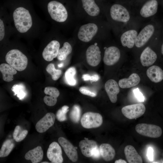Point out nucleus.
<instances>
[{
  "label": "nucleus",
  "instance_id": "obj_38",
  "mask_svg": "<svg viewBox=\"0 0 163 163\" xmlns=\"http://www.w3.org/2000/svg\"><path fill=\"white\" fill-rule=\"evenodd\" d=\"M133 91L135 97L140 102H143L144 101L145 97L138 88L134 89Z\"/></svg>",
  "mask_w": 163,
  "mask_h": 163
},
{
  "label": "nucleus",
  "instance_id": "obj_23",
  "mask_svg": "<svg viewBox=\"0 0 163 163\" xmlns=\"http://www.w3.org/2000/svg\"><path fill=\"white\" fill-rule=\"evenodd\" d=\"M85 139L79 142V147L83 155L87 157H91L92 151L97 146V143L94 141Z\"/></svg>",
  "mask_w": 163,
  "mask_h": 163
},
{
  "label": "nucleus",
  "instance_id": "obj_34",
  "mask_svg": "<svg viewBox=\"0 0 163 163\" xmlns=\"http://www.w3.org/2000/svg\"><path fill=\"white\" fill-rule=\"evenodd\" d=\"M69 107L67 105L63 106L61 109L57 111L56 117V119L59 121L62 122L67 119L66 114L69 111Z\"/></svg>",
  "mask_w": 163,
  "mask_h": 163
},
{
  "label": "nucleus",
  "instance_id": "obj_21",
  "mask_svg": "<svg viewBox=\"0 0 163 163\" xmlns=\"http://www.w3.org/2000/svg\"><path fill=\"white\" fill-rule=\"evenodd\" d=\"M146 75L152 82L158 83L163 80V70L159 66L153 65L147 70Z\"/></svg>",
  "mask_w": 163,
  "mask_h": 163
},
{
  "label": "nucleus",
  "instance_id": "obj_7",
  "mask_svg": "<svg viewBox=\"0 0 163 163\" xmlns=\"http://www.w3.org/2000/svg\"><path fill=\"white\" fill-rule=\"evenodd\" d=\"M98 27L93 23H89L81 26L79 30L78 36L81 41L88 42L91 40L97 33Z\"/></svg>",
  "mask_w": 163,
  "mask_h": 163
},
{
  "label": "nucleus",
  "instance_id": "obj_27",
  "mask_svg": "<svg viewBox=\"0 0 163 163\" xmlns=\"http://www.w3.org/2000/svg\"><path fill=\"white\" fill-rule=\"evenodd\" d=\"M101 156L106 161L112 160L115 155V151L113 147L107 143H102L100 146Z\"/></svg>",
  "mask_w": 163,
  "mask_h": 163
},
{
  "label": "nucleus",
  "instance_id": "obj_28",
  "mask_svg": "<svg viewBox=\"0 0 163 163\" xmlns=\"http://www.w3.org/2000/svg\"><path fill=\"white\" fill-rule=\"evenodd\" d=\"M83 7L89 15L96 16L98 15L100 10L94 0H82Z\"/></svg>",
  "mask_w": 163,
  "mask_h": 163
},
{
  "label": "nucleus",
  "instance_id": "obj_1",
  "mask_svg": "<svg viewBox=\"0 0 163 163\" xmlns=\"http://www.w3.org/2000/svg\"><path fill=\"white\" fill-rule=\"evenodd\" d=\"M13 18L15 27L20 33L26 32L32 26V19L29 12L23 7L17 8L13 12Z\"/></svg>",
  "mask_w": 163,
  "mask_h": 163
},
{
  "label": "nucleus",
  "instance_id": "obj_16",
  "mask_svg": "<svg viewBox=\"0 0 163 163\" xmlns=\"http://www.w3.org/2000/svg\"><path fill=\"white\" fill-rule=\"evenodd\" d=\"M119 85L113 79L108 80L105 83L104 88L110 101L113 103L117 101V95L120 92Z\"/></svg>",
  "mask_w": 163,
  "mask_h": 163
},
{
  "label": "nucleus",
  "instance_id": "obj_22",
  "mask_svg": "<svg viewBox=\"0 0 163 163\" xmlns=\"http://www.w3.org/2000/svg\"><path fill=\"white\" fill-rule=\"evenodd\" d=\"M124 152L128 162L129 163H142V159L133 146L126 145L124 148Z\"/></svg>",
  "mask_w": 163,
  "mask_h": 163
},
{
  "label": "nucleus",
  "instance_id": "obj_15",
  "mask_svg": "<svg viewBox=\"0 0 163 163\" xmlns=\"http://www.w3.org/2000/svg\"><path fill=\"white\" fill-rule=\"evenodd\" d=\"M58 141L69 159L73 162L76 161L78 159V155L76 148L64 137H60Z\"/></svg>",
  "mask_w": 163,
  "mask_h": 163
},
{
  "label": "nucleus",
  "instance_id": "obj_26",
  "mask_svg": "<svg viewBox=\"0 0 163 163\" xmlns=\"http://www.w3.org/2000/svg\"><path fill=\"white\" fill-rule=\"evenodd\" d=\"M0 71L3 80L10 82L13 80V75L17 73V70L9 64L2 63L0 66Z\"/></svg>",
  "mask_w": 163,
  "mask_h": 163
},
{
  "label": "nucleus",
  "instance_id": "obj_41",
  "mask_svg": "<svg viewBox=\"0 0 163 163\" xmlns=\"http://www.w3.org/2000/svg\"><path fill=\"white\" fill-rule=\"evenodd\" d=\"M5 27L2 21L0 19V40H2L5 36Z\"/></svg>",
  "mask_w": 163,
  "mask_h": 163
},
{
  "label": "nucleus",
  "instance_id": "obj_45",
  "mask_svg": "<svg viewBox=\"0 0 163 163\" xmlns=\"http://www.w3.org/2000/svg\"><path fill=\"white\" fill-rule=\"evenodd\" d=\"M161 54L163 56V41L161 44Z\"/></svg>",
  "mask_w": 163,
  "mask_h": 163
},
{
  "label": "nucleus",
  "instance_id": "obj_40",
  "mask_svg": "<svg viewBox=\"0 0 163 163\" xmlns=\"http://www.w3.org/2000/svg\"><path fill=\"white\" fill-rule=\"evenodd\" d=\"M27 133L28 131L27 130H24L16 137L15 139V141L16 142H20L22 141L25 138Z\"/></svg>",
  "mask_w": 163,
  "mask_h": 163
},
{
  "label": "nucleus",
  "instance_id": "obj_5",
  "mask_svg": "<svg viewBox=\"0 0 163 163\" xmlns=\"http://www.w3.org/2000/svg\"><path fill=\"white\" fill-rule=\"evenodd\" d=\"M81 124L84 128L91 129L100 126L103 123V118L100 113L92 112H87L82 116Z\"/></svg>",
  "mask_w": 163,
  "mask_h": 163
},
{
  "label": "nucleus",
  "instance_id": "obj_12",
  "mask_svg": "<svg viewBox=\"0 0 163 163\" xmlns=\"http://www.w3.org/2000/svg\"><path fill=\"white\" fill-rule=\"evenodd\" d=\"M120 56V51L117 47L114 46H110L105 51L103 61L106 65L112 66L118 62Z\"/></svg>",
  "mask_w": 163,
  "mask_h": 163
},
{
  "label": "nucleus",
  "instance_id": "obj_42",
  "mask_svg": "<svg viewBox=\"0 0 163 163\" xmlns=\"http://www.w3.org/2000/svg\"><path fill=\"white\" fill-rule=\"evenodd\" d=\"M147 156L148 159L151 161H152L153 159V150L151 147H149L148 149Z\"/></svg>",
  "mask_w": 163,
  "mask_h": 163
},
{
  "label": "nucleus",
  "instance_id": "obj_11",
  "mask_svg": "<svg viewBox=\"0 0 163 163\" xmlns=\"http://www.w3.org/2000/svg\"><path fill=\"white\" fill-rule=\"evenodd\" d=\"M61 148L59 144L53 142L50 145L47 152V156L53 163H61L63 161Z\"/></svg>",
  "mask_w": 163,
  "mask_h": 163
},
{
  "label": "nucleus",
  "instance_id": "obj_47",
  "mask_svg": "<svg viewBox=\"0 0 163 163\" xmlns=\"http://www.w3.org/2000/svg\"><path fill=\"white\" fill-rule=\"evenodd\" d=\"M42 163H48L49 162H47V161H44L43 162H41Z\"/></svg>",
  "mask_w": 163,
  "mask_h": 163
},
{
  "label": "nucleus",
  "instance_id": "obj_18",
  "mask_svg": "<svg viewBox=\"0 0 163 163\" xmlns=\"http://www.w3.org/2000/svg\"><path fill=\"white\" fill-rule=\"evenodd\" d=\"M44 92L46 94L43 98L45 104L49 106L55 105L57 102V98L60 94L58 90L54 87L48 86L45 88Z\"/></svg>",
  "mask_w": 163,
  "mask_h": 163
},
{
  "label": "nucleus",
  "instance_id": "obj_36",
  "mask_svg": "<svg viewBox=\"0 0 163 163\" xmlns=\"http://www.w3.org/2000/svg\"><path fill=\"white\" fill-rule=\"evenodd\" d=\"M80 92L82 94L91 97H95L97 92L94 90L86 87H82L79 89Z\"/></svg>",
  "mask_w": 163,
  "mask_h": 163
},
{
  "label": "nucleus",
  "instance_id": "obj_8",
  "mask_svg": "<svg viewBox=\"0 0 163 163\" xmlns=\"http://www.w3.org/2000/svg\"><path fill=\"white\" fill-rule=\"evenodd\" d=\"M110 14L113 20L120 22H127L130 18L127 10L123 6L118 4H114L111 6Z\"/></svg>",
  "mask_w": 163,
  "mask_h": 163
},
{
  "label": "nucleus",
  "instance_id": "obj_31",
  "mask_svg": "<svg viewBox=\"0 0 163 163\" xmlns=\"http://www.w3.org/2000/svg\"><path fill=\"white\" fill-rule=\"evenodd\" d=\"M14 146L11 140L8 139L3 143L0 150V157H5L10 153Z\"/></svg>",
  "mask_w": 163,
  "mask_h": 163
},
{
  "label": "nucleus",
  "instance_id": "obj_2",
  "mask_svg": "<svg viewBox=\"0 0 163 163\" xmlns=\"http://www.w3.org/2000/svg\"><path fill=\"white\" fill-rule=\"evenodd\" d=\"M5 58L7 63L18 71H22L27 67V57L18 50H10L6 54Z\"/></svg>",
  "mask_w": 163,
  "mask_h": 163
},
{
  "label": "nucleus",
  "instance_id": "obj_13",
  "mask_svg": "<svg viewBox=\"0 0 163 163\" xmlns=\"http://www.w3.org/2000/svg\"><path fill=\"white\" fill-rule=\"evenodd\" d=\"M56 117L52 113H47L36 123L35 128L39 133H43L46 131L54 124Z\"/></svg>",
  "mask_w": 163,
  "mask_h": 163
},
{
  "label": "nucleus",
  "instance_id": "obj_46",
  "mask_svg": "<svg viewBox=\"0 0 163 163\" xmlns=\"http://www.w3.org/2000/svg\"><path fill=\"white\" fill-rule=\"evenodd\" d=\"M62 64H59V65H58V66L59 67H61L62 66Z\"/></svg>",
  "mask_w": 163,
  "mask_h": 163
},
{
  "label": "nucleus",
  "instance_id": "obj_39",
  "mask_svg": "<svg viewBox=\"0 0 163 163\" xmlns=\"http://www.w3.org/2000/svg\"><path fill=\"white\" fill-rule=\"evenodd\" d=\"M91 155V157L94 159H97L100 158L101 155L100 149L97 146L94 148L92 150Z\"/></svg>",
  "mask_w": 163,
  "mask_h": 163
},
{
  "label": "nucleus",
  "instance_id": "obj_32",
  "mask_svg": "<svg viewBox=\"0 0 163 163\" xmlns=\"http://www.w3.org/2000/svg\"><path fill=\"white\" fill-rule=\"evenodd\" d=\"M46 70L51 75L53 80L54 81L57 80L62 73V71L56 69L54 64L52 63L49 64L47 66Z\"/></svg>",
  "mask_w": 163,
  "mask_h": 163
},
{
  "label": "nucleus",
  "instance_id": "obj_25",
  "mask_svg": "<svg viewBox=\"0 0 163 163\" xmlns=\"http://www.w3.org/2000/svg\"><path fill=\"white\" fill-rule=\"evenodd\" d=\"M140 80V78L138 75L133 73L131 74L127 78H124L120 80L118 84L121 88H129L138 85Z\"/></svg>",
  "mask_w": 163,
  "mask_h": 163
},
{
  "label": "nucleus",
  "instance_id": "obj_9",
  "mask_svg": "<svg viewBox=\"0 0 163 163\" xmlns=\"http://www.w3.org/2000/svg\"><path fill=\"white\" fill-rule=\"evenodd\" d=\"M155 30V26L152 24L145 27L137 35L135 42L136 46L140 48L144 46L152 36Z\"/></svg>",
  "mask_w": 163,
  "mask_h": 163
},
{
  "label": "nucleus",
  "instance_id": "obj_30",
  "mask_svg": "<svg viewBox=\"0 0 163 163\" xmlns=\"http://www.w3.org/2000/svg\"><path fill=\"white\" fill-rule=\"evenodd\" d=\"M72 50V46L68 42L64 43L62 48L59 50L57 59L60 61L66 60L67 56L71 53Z\"/></svg>",
  "mask_w": 163,
  "mask_h": 163
},
{
  "label": "nucleus",
  "instance_id": "obj_3",
  "mask_svg": "<svg viewBox=\"0 0 163 163\" xmlns=\"http://www.w3.org/2000/svg\"><path fill=\"white\" fill-rule=\"evenodd\" d=\"M48 11L51 18L54 20L59 22L65 21L68 17L67 10L60 2L53 1L47 5Z\"/></svg>",
  "mask_w": 163,
  "mask_h": 163
},
{
  "label": "nucleus",
  "instance_id": "obj_14",
  "mask_svg": "<svg viewBox=\"0 0 163 163\" xmlns=\"http://www.w3.org/2000/svg\"><path fill=\"white\" fill-rule=\"evenodd\" d=\"M60 44L57 40H53L50 42L44 49L42 56L47 61H51L57 57L59 49Z\"/></svg>",
  "mask_w": 163,
  "mask_h": 163
},
{
  "label": "nucleus",
  "instance_id": "obj_20",
  "mask_svg": "<svg viewBox=\"0 0 163 163\" xmlns=\"http://www.w3.org/2000/svg\"><path fill=\"white\" fill-rule=\"evenodd\" d=\"M138 35L137 31L135 30H127L121 35L120 41L122 46L129 48L133 47Z\"/></svg>",
  "mask_w": 163,
  "mask_h": 163
},
{
  "label": "nucleus",
  "instance_id": "obj_44",
  "mask_svg": "<svg viewBox=\"0 0 163 163\" xmlns=\"http://www.w3.org/2000/svg\"><path fill=\"white\" fill-rule=\"evenodd\" d=\"M115 163H126L127 162L125 160L122 159H119L118 160H116L115 162Z\"/></svg>",
  "mask_w": 163,
  "mask_h": 163
},
{
  "label": "nucleus",
  "instance_id": "obj_24",
  "mask_svg": "<svg viewBox=\"0 0 163 163\" xmlns=\"http://www.w3.org/2000/svg\"><path fill=\"white\" fill-rule=\"evenodd\" d=\"M43 153L42 147L38 146L29 151L25 155V158L30 160L32 163H37L43 159Z\"/></svg>",
  "mask_w": 163,
  "mask_h": 163
},
{
  "label": "nucleus",
  "instance_id": "obj_17",
  "mask_svg": "<svg viewBox=\"0 0 163 163\" xmlns=\"http://www.w3.org/2000/svg\"><path fill=\"white\" fill-rule=\"evenodd\" d=\"M156 53L149 47L145 48L142 53L140 60L144 66H149L153 65L157 59Z\"/></svg>",
  "mask_w": 163,
  "mask_h": 163
},
{
  "label": "nucleus",
  "instance_id": "obj_6",
  "mask_svg": "<svg viewBox=\"0 0 163 163\" xmlns=\"http://www.w3.org/2000/svg\"><path fill=\"white\" fill-rule=\"evenodd\" d=\"M145 111V106L142 103L126 106L121 110L124 116L129 119H134L141 117L144 113Z\"/></svg>",
  "mask_w": 163,
  "mask_h": 163
},
{
  "label": "nucleus",
  "instance_id": "obj_10",
  "mask_svg": "<svg viewBox=\"0 0 163 163\" xmlns=\"http://www.w3.org/2000/svg\"><path fill=\"white\" fill-rule=\"evenodd\" d=\"M86 59L88 64L95 67L97 66L101 60L100 49L95 45H92L87 49L86 52Z\"/></svg>",
  "mask_w": 163,
  "mask_h": 163
},
{
  "label": "nucleus",
  "instance_id": "obj_33",
  "mask_svg": "<svg viewBox=\"0 0 163 163\" xmlns=\"http://www.w3.org/2000/svg\"><path fill=\"white\" fill-rule=\"evenodd\" d=\"M81 112V109L79 106L75 105L73 106L70 113V118L73 122H78L80 119Z\"/></svg>",
  "mask_w": 163,
  "mask_h": 163
},
{
  "label": "nucleus",
  "instance_id": "obj_4",
  "mask_svg": "<svg viewBox=\"0 0 163 163\" xmlns=\"http://www.w3.org/2000/svg\"><path fill=\"white\" fill-rule=\"evenodd\" d=\"M135 130L138 133L142 136L152 138L159 137L162 133V129L159 126L144 123L137 124Z\"/></svg>",
  "mask_w": 163,
  "mask_h": 163
},
{
  "label": "nucleus",
  "instance_id": "obj_37",
  "mask_svg": "<svg viewBox=\"0 0 163 163\" xmlns=\"http://www.w3.org/2000/svg\"><path fill=\"white\" fill-rule=\"evenodd\" d=\"M82 78L84 81L89 80L91 82H96L99 80V77L97 74L91 76L89 74H85L82 76Z\"/></svg>",
  "mask_w": 163,
  "mask_h": 163
},
{
  "label": "nucleus",
  "instance_id": "obj_19",
  "mask_svg": "<svg viewBox=\"0 0 163 163\" xmlns=\"http://www.w3.org/2000/svg\"><path fill=\"white\" fill-rule=\"evenodd\" d=\"M158 5L157 0H148L142 7L140 11V15L145 18L154 15L157 11Z\"/></svg>",
  "mask_w": 163,
  "mask_h": 163
},
{
  "label": "nucleus",
  "instance_id": "obj_29",
  "mask_svg": "<svg viewBox=\"0 0 163 163\" xmlns=\"http://www.w3.org/2000/svg\"><path fill=\"white\" fill-rule=\"evenodd\" d=\"M76 70L74 67L68 68L65 72L64 78L66 83L69 85L74 86L76 85V80L75 78Z\"/></svg>",
  "mask_w": 163,
  "mask_h": 163
},
{
  "label": "nucleus",
  "instance_id": "obj_35",
  "mask_svg": "<svg viewBox=\"0 0 163 163\" xmlns=\"http://www.w3.org/2000/svg\"><path fill=\"white\" fill-rule=\"evenodd\" d=\"M12 90L20 99L23 98L26 95L24 87L21 85H15L12 87Z\"/></svg>",
  "mask_w": 163,
  "mask_h": 163
},
{
  "label": "nucleus",
  "instance_id": "obj_43",
  "mask_svg": "<svg viewBox=\"0 0 163 163\" xmlns=\"http://www.w3.org/2000/svg\"><path fill=\"white\" fill-rule=\"evenodd\" d=\"M20 129V127L18 125L16 126L13 133V136L14 139H15L18 136Z\"/></svg>",
  "mask_w": 163,
  "mask_h": 163
}]
</instances>
